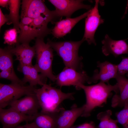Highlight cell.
<instances>
[{"mask_svg": "<svg viewBox=\"0 0 128 128\" xmlns=\"http://www.w3.org/2000/svg\"><path fill=\"white\" fill-rule=\"evenodd\" d=\"M56 18L53 11L34 18L21 17L18 42L21 43H29L35 38L44 39L51 33V30L47 27L48 24L54 22Z\"/></svg>", "mask_w": 128, "mask_h": 128, "instance_id": "1", "label": "cell"}, {"mask_svg": "<svg viewBox=\"0 0 128 128\" xmlns=\"http://www.w3.org/2000/svg\"><path fill=\"white\" fill-rule=\"evenodd\" d=\"M76 88L78 90L83 89L85 94L86 102L81 117H85L90 116L91 113L95 108L105 104L112 91L116 94L119 92L117 83L112 85L100 82L96 84L89 86L80 84Z\"/></svg>", "mask_w": 128, "mask_h": 128, "instance_id": "2", "label": "cell"}, {"mask_svg": "<svg viewBox=\"0 0 128 128\" xmlns=\"http://www.w3.org/2000/svg\"><path fill=\"white\" fill-rule=\"evenodd\" d=\"M85 41L82 39L78 41L56 42L48 39L47 43L62 59L65 67L80 71L83 70L82 58L79 56L78 51L80 46Z\"/></svg>", "mask_w": 128, "mask_h": 128, "instance_id": "3", "label": "cell"}, {"mask_svg": "<svg viewBox=\"0 0 128 128\" xmlns=\"http://www.w3.org/2000/svg\"><path fill=\"white\" fill-rule=\"evenodd\" d=\"M34 46L36 59L34 66L45 81L48 78L53 82L56 81V76L53 74L52 69L53 49L48 43H45L43 39H36Z\"/></svg>", "mask_w": 128, "mask_h": 128, "instance_id": "4", "label": "cell"}, {"mask_svg": "<svg viewBox=\"0 0 128 128\" xmlns=\"http://www.w3.org/2000/svg\"><path fill=\"white\" fill-rule=\"evenodd\" d=\"M36 88L21 83H0V108H4L22 96L35 93Z\"/></svg>", "mask_w": 128, "mask_h": 128, "instance_id": "5", "label": "cell"}, {"mask_svg": "<svg viewBox=\"0 0 128 128\" xmlns=\"http://www.w3.org/2000/svg\"><path fill=\"white\" fill-rule=\"evenodd\" d=\"M90 77L83 70L78 71L73 68L65 67L56 76V84L60 87L72 85L76 88L80 84H84L86 82L88 83Z\"/></svg>", "mask_w": 128, "mask_h": 128, "instance_id": "6", "label": "cell"}, {"mask_svg": "<svg viewBox=\"0 0 128 128\" xmlns=\"http://www.w3.org/2000/svg\"><path fill=\"white\" fill-rule=\"evenodd\" d=\"M94 7L89 10L85 20V31L82 39L86 41L89 45L96 43L94 38L95 32L98 27L103 23L104 20L99 14L98 9L99 0H95Z\"/></svg>", "mask_w": 128, "mask_h": 128, "instance_id": "7", "label": "cell"}, {"mask_svg": "<svg viewBox=\"0 0 128 128\" xmlns=\"http://www.w3.org/2000/svg\"><path fill=\"white\" fill-rule=\"evenodd\" d=\"M55 8L57 17L65 16L70 18L76 11L81 9H90L91 6L85 5L81 0H49Z\"/></svg>", "mask_w": 128, "mask_h": 128, "instance_id": "8", "label": "cell"}, {"mask_svg": "<svg viewBox=\"0 0 128 128\" xmlns=\"http://www.w3.org/2000/svg\"><path fill=\"white\" fill-rule=\"evenodd\" d=\"M34 116L23 114L10 107L0 108V121L3 128H15L23 122L33 121Z\"/></svg>", "mask_w": 128, "mask_h": 128, "instance_id": "9", "label": "cell"}, {"mask_svg": "<svg viewBox=\"0 0 128 128\" xmlns=\"http://www.w3.org/2000/svg\"><path fill=\"white\" fill-rule=\"evenodd\" d=\"M9 106L22 114L31 116L35 115L41 108L35 93L26 95L12 102Z\"/></svg>", "mask_w": 128, "mask_h": 128, "instance_id": "10", "label": "cell"}, {"mask_svg": "<svg viewBox=\"0 0 128 128\" xmlns=\"http://www.w3.org/2000/svg\"><path fill=\"white\" fill-rule=\"evenodd\" d=\"M97 67L100 71L97 69L95 70L92 76L90 77L88 84L96 83L98 80L100 82L109 84V80L115 78L118 74L117 65L105 61L103 62L99 61L97 62Z\"/></svg>", "mask_w": 128, "mask_h": 128, "instance_id": "11", "label": "cell"}, {"mask_svg": "<svg viewBox=\"0 0 128 128\" xmlns=\"http://www.w3.org/2000/svg\"><path fill=\"white\" fill-rule=\"evenodd\" d=\"M85 107L84 104L80 107L74 104L69 110L62 108L57 118V128H70L73 126L77 119L81 116Z\"/></svg>", "mask_w": 128, "mask_h": 128, "instance_id": "12", "label": "cell"}, {"mask_svg": "<svg viewBox=\"0 0 128 128\" xmlns=\"http://www.w3.org/2000/svg\"><path fill=\"white\" fill-rule=\"evenodd\" d=\"M13 55L16 56L15 60L19 61V64L32 65V60L36 55L34 46L31 47L29 43H17L15 46H8Z\"/></svg>", "mask_w": 128, "mask_h": 128, "instance_id": "13", "label": "cell"}, {"mask_svg": "<svg viewBox=\"0 0 128 128\" xmlns=\"http://www.w3.org/2000/svg\"><path fill=\"white\" fill-rule=\"evenodd\" d=\"M101 42L102 51L106 56L112 54L116 57L122 54L128 55V44L125 40H113L106 34Z\"/></svg>", "mask_w": 128, "mask_h": 128, "instance_id": "14", "label": "cell"}, {"mask_svg": "<svg viewBox=\"0 0 128 128\" xmlns=\"http://www.w3.org/2000/svg\"><path fill=\"white\" fill-rule=\"evenodd\" d=\"M89 10L81 15L74 18H66L65 19L54 22L55 25L51 30V33L54 37L58 38L63 37L70 33L74 26L80 20L86 17Z\"/></svg>", "mask_w": 128, "mask_h": 128, "instance_id": "15", "label": "cell"}, {"mask_svg": "<svg viewBox=\"0 0 128 128\" xmlns=\"http://www.w3.org/2000/svg\"><path fill=\"white\" fill-rule=\"evenodd\" d=\"M44 2L40 0H22L20 17L40 15L49 12L50 10L46 6Z\"/></svg>", "mask_w": 128, "mask_h": 128, "instance_id": "16", "label": "cell"}, {"mask_svg": "<svg viewBox=\"0 0 128 128\" xmlns=\"http://www.w3.org/2000/svg\"><path fill=\"white\" fill-rule=\"evenodd\" d=\"M17 69L24 75V77L22 80L24 84L28 82L29 86L34 87L37 85L43 86L46 84L40 74H39L38 71L34 66L19 64Z\"/></svg>", "mask_w": 128, "mask_h": 128, "instance_id": "17", "label": "cell"}, {"mask_svg": "<svg viewBox=\"0 0 128 128\" xmlns=\"http://www.w3.org/2000/svg\"><path fill=\"white\" fill-rule=\"evenodd\" d=\"M62 108L51 112H38L34 116L33 122L37 128H57L58 117Z\"/></svg>", "mask_w": 128, "mask_h": 128, "instance_id": "18", "label": "cell"}, {"mask_svg": "<svg viewBox=\"0 0 128 128\" xmlns=\"http://www.w3.org/2000/svg\"><path fill=\"white\" fill-rule=\"evenodd\" d=\"M117 81L119 95L116 94L113 97L111 106L113 107H124L128 100V79L125 76L117 74L115 78Z\"/></svg>", "mask_w": 128, "mask_h": 128, "instance_id": "19", "label": "cell"}, {"mask_svg": "<svg viewBox=\"0 0 128 128\" xmlns=\"http://www.w3.org/2000/svg\"><path fill=\"white\" fill-rule=\"evenodd\" d=\"M35 93L41 109V112H53L60 108H57L53 103L45 84L41 88L36 89Z\"/></svg>", "mask_w": 128, "mask_h": 128, "instance_id": "20", "label": "cell"}, {"mask_svg": "<svg viewBox=\"0 0 128 128\" xmlns=\"http://www.w3.org/2000/svg\"><path fill=\"white\" fill-rule=\"evenodd\" d=\"M46 89L55 105L57 108L59 107L60 104L66 99L73 100L74 92L65 93L60 89L51 86L50 85L45 84Z\"/></svg>", "mask_w": 128, "mask_h": 128, "instance_id": "21", "label": "cell"}, {"mask_svg": "<svg viewBox=\"0 0 128 128\" xmlns=\"http://www.w3.org/2000/svg\"><path fill=\"white\" fill-rule=\"evenodd\" d=\"M20 2V0H9V13L5 15L8 20L7 24H13V28L16 29L19 33L20 22L19 13Z\"/></svg>", "mask_w": 128, "mask_h": 128, "instance_id": "22", "label": "cell"}, {"mask_svg": "<svg viewBox=\"0 0 128 128\" xmlns=\"http://www.w3.org/2000/svg\"><path fill=\"white\" fill-rule=\"evenodd\" d=\"M8 47L0 49V69L14 71L13 56Z\"/></svg>", "mask_w": 128, "mask_h": 128, "instance_id": "23", "label": "cell"}, {"mask_svg": "<svg viewBox=\"0 0 128 128\" xmlns=\"http://www.w3.org/2000/svg\"><path fill=\"white\" fill-rule=\"evenodd\" d=\"M18 33H19L17 30L14 28L6 30L4 34V43L10 46L16 45L18 43Z\"/></svg>", "mask_w": 128, "mask_h": 128, "instance_id": "24", "label": "cell"}, {"mask_svg": "<svg viewBox=\"0 0 128 128\" xmlns=\"http://www.w3.org/2000/svg\"><path fill=\"white\" fill-rule=\"evenodd\" d=\"M123 109L116 114L118 123L123 128H128V100L125 102Z\"/></svg>", "mask_w": 128, "mask_h": 128, "instance_id": "25", "label": "cell"}, {"mask_svg": "<svg viewBox=\"0 0 128 128\" xmlns=\"http://www.w3.org/2000/svg\"><path fill=\"white\" fill-rule=\"evenodd\" d=\"M112 114V112L110 110L101 112L97 114V119L100 121L99 128H107Z\"/></svg>", "mask_w": 128, "mask_h": 128, "instance_id": "26", "label": "cell"}, {"mask_svg": "<svg viewBox=\"0 0 128 128\" xmlns=\"http://www.w3.org/2000/svg\"><path fill=\"white\" fill-rule=\"evenodd\" d=\"M0 78L9 80L11 81L12 83H21L23 84L22 80L20 79L17 76L14 70L1 71L0 73Z\"/></svg>", "mask_w": 128, "mask_h": 128, "instance_id": "27", "label": "cell"}, {"mask_svg": "<svg viewBox=\"0 0 128 128\" xmlns=\"http://www.w3.org/2000/svg\"><path fill=\"white\" fill-rule=\"evenodd\" d=\"M122 60L117 65L118 74L125 76L128 73V57H122Z\"/></svg>", "mask_w": 128, "mask_h": 128, "instance_id": "28", "label": "cell"}, {"mask_svg": "<svg viewBox=\"0 0 128 128\" xmlns=\"http://www.w3.org/2000/svg\"><path fill=\"white\" fill-rule=\"evenodd\" d=\"M70 128H97L94 122L86 123L77 126H72Z\"/></svg>", "mask_w": 128, "mask_h": 128, "instance_id": "29", "label": "cell"}, {"mask_svg": "<svg viewBox=\"0 0 128 128\" xmlns=\"http://www.w3.org/2000/svg\"><path fill=\"white\" fill-rule=\"evenodd\" d=\"M8 19L5 15L2 13L1 8L0 9V28L5 23H7Z\"/></svg>", "mask_w": 128, "mask_h": 128, "instance_id": "30", "label": "cell"}, {"mask_svg": "<svg viewBox=\"0 0 128 128\" xmlns=\"http://www.w3.org/2000/svg\"><path fill=\"white\" fill-rule=\"evenodd\" d=\"M117 123L118 122L117 119L115 120L111 118L107 128H118Z\"/></svg>", "mask_w": 128, "mask_h": 128, "instance_id": "31", "label": "cell"}, {"mask_svg": "<svg viewBox=\"0 0 128 128\" xmlns=\"http://www.w3.org/2000/svg\"><path fill=\"white\" fill-rule=\"evenodd\" d=\"M15 128H37L33 122L30 123H26L23 125H18Z\"/></svg>", "mask_w": 128, "mask_h": 128, "instance_id": "32", "label": "cell"}, {"mask_svg": "<svg viewBox=\"0 0 128 128\" xmlns=\"http://www.w3.org/2000/svg\"><path fill=\"white\" fill-rule=\"evenodd\" d=\"M9 0H0V5L3 7H6L7 9L9 8Z\"/></svg>", "mask_w": 128, "mask_h": 128, "instance_id": "33", "label": "cell"}, {"mask_svg": "<svg viewBox=\"0 0 128 128\" xmlns=\"http://www.w3.org/2000/svg\"><path fill=\"white\" fill-rule=\"evenodd\" d=\"M118 128H119L118 127Z\"/></svg>", "mask_w": 128, "mask_h": 128, "instance_id": "34", "label": "cell"}]
</instances>
